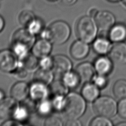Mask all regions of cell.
Here are the masks:
<instances>
[{
  "mask_svg": "<svg viewBox=\"0 0 126 126\" xmlns=\"http://www.w3.org/2000/svg\"><path fill=\"white\" fill-rule=\"evenodd\" d=\"M35 41L33 33L29 30L21 29L13 34L12 47L13 52L20 58L24 56L33 46Z\"/></svg>",
  "mask_w": 126,
  "mask_h": 126,
  "instance_id": "1",
  "label": "cell"
},
{
  "mask_svg": "<svg viewBox=\"0 0 126 126\" xmlns=\"http://www.w3.org/2000/svg\"><path fill=\"white\" fill-rule=\"evenodd\" d=\"M85 109L84 98L77 93H72L65 97L62 111L67 119H77L82 116Z\"/></svg>",
  "mask_w": 126,
  "mask_h": 126,
  "instance_id": "2",
  "label": "cell"
},
{
  "mask_svg": "<svg viewBox=\"0 0 126 126\" xmlns=\"http://www.w3.org/2000/svg\"><path fill=\"white\" fill-rule=\"evenodd\" d=\"M70 34L69 25L62 21L53 23L44 32L42 36L51 42L59 45L64 43L68 39Z\"/></svg>",
  "mask_w": 126,
  "mask_h": 126,
  "instance_id": "3",
  "label": "cell"
},
{
  "mask_svg": "<svg viewBox=\"0 0 126 126\" xmlns=\"http://www.w3.org/2000/svg\"><path fill=\"white\" fill-rule=\"evenodd\" d=\"M97 24L93 17L84 16L79 19L76 26L78 37L86 43L92 42L97 33Z\"/></svg>",
  "mask_w": 126,
  "mask_h": 126,
  "instance_id": "4",
  "label": "cell"
},
{
  "mask_svg": "<svg viewBox=\"0 0 126 126\" xmlns=\"http://www.w3.org/2000/svg\"><path fill=\"white\" fill-rule=\"evenodd\" d=\"M93 108L94 113L97 115L111 118L116 114L117 106L114 99L104 96L95 99L93 103Z\"/></svg>",
  "mask_w": 126,
  "mask_h": 126,
  "instance_id": "5",
  "label": "cell"
},
{
  "mask_svg": "<svg viewBox=\"0 0 126 126\" xmlns=\"http://www.w3.org/2000/svg\"><path fill=\"white\" fill-rule=\"evenodd\" d=\"M17 55L13 51L4 50L0 52V70L4 72H12L17 68Z\"/></svg>",
  "mask_w": 126,
  "mask_h": 126,
  "instance_id": "6",
  "label": "cell"
},
{
  "mask_svg": "<svg viewBox=\"0 0 126 126\" xmlns=\"http://www.w3.org/2000/svg\"><path fill=\"white\" fill-rule=\"evenodd\" d=\"M53 64L52 69L57 75H63L70 71L72 63L70 60L63 55H56L53 58Z\"/></svg>",
  "mask_w": 126,
  "mask_h": 126,
  "instance_id": "7",
  "label": "cell"
},
{
  "mask_svg": "<svg viewBox=\"0 0 126 126\" xmlns=\"http://www.w3.org/2000/svg\"><path fill=\"white\" fill-rule=\"evenodd\" d=\"M16 100L13 97H7L0 101V119H7L14 116L18 108Z\"/></svg>",
  "mask_w": 126,
  "mask_h": 126,
  "instance_id": "8",
  "label": "cell"
},
{
  "mask_svg": "<svg viewBox=\"0 0 126 126\" xmlns=\"http://www.w3.org/2000/svg\"><path fill=\"white\" fill-rule=\"evenodd\" d=\"M109 56L116 64H126V44L121 42L114 45L110 50Z\"/></svg>",
  "mask_w": 126,
  "mask_h": 126,
  "instance_id": "9",
  "label": "cell"
},
{
  "mask_svg": "<svg viewBox=\"0 0 126 126\" xmlns=\"http://www.w3.org/2000/svg\"><path fill=\"white\" fill-rule=\"evenodd\" d=\"M97 26L101 30L106 31L111 28L114 25L115 18L113 14L108 11H100L95 16Z\"/></svg>",
  "mask_w": 126,
  "mask_h": 126,
  "instance_id": "10",
  "label": "cell"
},
{
  "mask_svg": "<svg viewBox=\"0 0 126 126\" xmlns=\"http://www.w3.org/2000/svg\"><path fill=\"white\" fill-rule=\"evenodd\" d=\"M94 67L90 63L84 62L79 64L76 68L75 72L78 75L80 81L88 82L94 77Z\"/></svg>",
  "mask_w": 126,
  "mask_h": 126,
  "instance_id": "11",
  "label": "cell"
},
{
  "mask_svg": "<svg viewBox=\"0 0 126 126\" xmlns=\"http://www.w3.org/2000/svg\"><path fill=\"white\" fill-rule=\"evenodd\" d=\"M49 93V89L46 85L38 82L34 81L30 87L31 97L36 101L45 100Z\"/></svg>",
  "mask_w": 126,
  "mask_h": 126,
  "instance_id": "12",
  "label": "cell"
},
{
  "mask_svg": "<svg viewBox=\"0 0 126 126\" xmlns=\"http://www.w3.org/2000/svg\"><path fill=\"white\" fill-rule=\"evenodd\" d=\"M50 42L48 40L45 39L37 41L32 46V54L36 57L40 58L48 56L52 50Z\"/></svg>",
  "mask_w": 126,
  "mask_h": 126,
  "instance_id": "13",
  "label": "cell"
},
{
  "mask_svg": "<svg viewBox=\"0 0 126 126\" xmlns=\"http://www.w3.org/2000/svg\"><path fill=\"white\" fill-rule=\"evenodd\" d=\"M89 47L86 42L78 40L71 45L70 53L72 57L75 60H81L85 58L88 54Z\"/></svg>",
  "mask_w": 126,
  "mask_h": 126,
  "instance_id": "14",
  "label": "cell"
},
{
  "mask_svg": "<svg viewBox=\"0 0 126 126\" xmlns=\"http://www.w3.org/2000/svg\"><path fill=\"white\" fill-rule=\"evenodd\" d=\"M29 93H30V87L24 82L15 83L12 87L10 91L11 96L18 101H22L26 99Z\"/></svg>",
  "mask_w": 126,
  "mask_h": 126,
  "instance_id": "15",
  "label": "cell"
},
{
  "mask_svg": "<svg viewBox=\"0 0 126 126\" xmlns=\"http://www.w3.org/2000/svg\"><path fill=\"white\" fill-rule=\"evenodd\" d=\"M94 67L99 74L106 75L109 74L112 68V63L109 58L101 56L96 59L94 62Z\"/></svg>",
  "mask_w": 126,
  "mask_h": 126,
  "instance_id": "16",
  "label": "cell"
},
{
  "mask_svg": "<svg viewBox=\"0 0 126 126\" xmlns=\"http://www.w3.org/2000/svg\"><path fill=\"white\" fill-rule=\"evenodd\" d=\"M109 37L113 42H121L126 39V26L122 24L113 26L109 32Z\"/></svg>",
  "mask_w": 126,
  "mask_h": 126,
  "instance_id": "17",
  "label": "cell"
},
{
  "mask_svg": "<svg viewBox=\"0 0 126 126\" xmlns=\"http://www.w3.org/2000/svg\"><path fill=\"white\" fill-rule=\"evenodd\" d=\"M81 93L84 99L90 102L95 100L99 94L98 88L93 83L86 84L82 88Z\"/></svg>",
  "mask_w": 126,
  "mask_h": 126,
  "instance_id": "18",
  "label": "cell"
},
{
  "mask_svg": "<svg viewBox=\"0 0 126 126\" xmlns=\"http://www.w3.org/2000/svg\"><path fill=\"white\" fill-rule=\"evenodd\" d=\"M53 77V73L50 69L41 67L35 72L33 79L34 82L42 83L47 86L51 82Z\"/></svg>",
  "mask_w": 126,
  "mask_h": 126,
  "instance_id": "19",
  "label": "cell"
},
{
  "mask_svg": "<svg viewBox=\"0 0 126 126\" xmlns=\"http://www.w3.org/2000/svg\"><path fill=\"white\" fill-rule=\"evenodd\" d=\"M67 88L63 81H55L51 83L49 88V92L53 97L56 96H65L68 92Z\"/></svg>",
  "mask_w": 126,
  "mask_h": 126,
  "instance_id": "20",
  "label": "cell"
},
{
  "mask_svg": "<svg viewBox=\"0 0 126 126\" xmlns=\"http://www.w3.org/2000/svg\"><path fill=\"white\" fill-rule=\"evenodd\" d=\"M93 47L94 51L101 55L107 53L110 48V41L104 37H100L94 41Z\"/></svg>",
  "mask_w": 126,
  "mask_h": 126,
  "instance_id": "21",
  "label": "cell"
},
{
  "mask_svg": "<svg viewBox=\"0 0 126 126\" xmlns=\"http://www.w3.org/2000/svg\"><path fill=\"white\" fill-rule=\"evenodd\" d=\"M21 59V64L27 70H33L38 64L37 57L33 54L27 53Z\"/></svg>",
  "mask_w": 126,
  "mask_h": 126,
  "instance_id": "22",
  "label": "cell"
},
{
  "mask_svg": "<svg viewBox=\"0 0 126 126\" xmlns=\"http://www.w3.org/2000/svg\"><path fill=\"white\" fill-rule=\"evenodd\" d=\"M113 92L118 99L126 98V80L121 79L116 82L113 86Z\"/></svg>",
  "mask_w": 126,
  "mask_h": 126,
  "instance_id": "23",
  "label": "cell"
},
{
  "mask_svg": "<svg viewBox=\"0 0 126 126\" xmlns=\"http://www.w3.org/2000/svg\"><path fill=\"white\" fill-rule=\"evenodd\" d=\"M80 79L76 72H70L63 75V82L67 87L75 88L80 83Z\"/></svg>",
  "mask_w": 126,
  "mask_h": 126,
  "instance_id": "24",
  "label": "cell"
},
{
  "mask_svg": "<svg viewBox=\"0 0 126 126\" xmlns=\"http://www.w3.org/2000/svg\"><path fill=\"white\" fill-rule=\"evenodd\" d=\"M35 19V17L33 13L29 10L22 11L18 17V20L20 24L27 28Z\"/></svg>",
  "mask_w": 126,
  "mask_h": 126,
  "instance_id": "25",
  "label": "cell"
},
{
  "mask_svg": "<svg viewBox=\"0 0 126 126\" xmlns=\"http://www.w3.org/2000/svg\"><path fill=\"white\" fill-rule=\"evenodd\" d=\"M53 107L52 102L48 100H43L40 101V103L37 107V111L39 114L46 116L50 113Z\"/></svg>",
  "mask_w": 126,
  "mask_h": 126,
  "instance_id": "26",
  "label": "cell"
},
{
  "mask_svg": "<svg viewBox=\"0 0 126 126\" xmlns=\"http://www.w3.org/2000/svg\"><path fill=\"white\" fill-rule=\"evenodd\" d=\"M90 125L92 126H111L112 124L107 118L99 116L93 119Z\"/></svg>",
  "mask_w": 126,
  "mask_h": 126,
  "instance_id": "27",
  "label": "cell"
},
{
  "mask_svg": "<svg viewBox=\"0 0 126 126\" xmlns=\"http://www.w3.org/2000/svg\"><path fill=\"white\" fill-rule=\"evenodd\" d=\"M36 102V101L31 97L26 98L23 100L21 105L24 106L30 112V113H31L37 109L38 106H37Z\"/></svg>",
  "mask_w": 126,
  "mask_h": 126,
  "instance_id": "28",
  "label": "cell"
},
{
  "mask_svg": "<svg viewBox=\"0 0 126 126\" xmlns=\"http://www.w3.org/2000/svg\"><path fill=\"white\" fill-rule=\"evenodd\" d=\"M30 114V112L24 106L21 105L17 108L13 117L17 120L23 121L28 118Z\"/></svg>",
  "mask_w": 126,
  "mask_h": 126,
  "instance_id": "29",
  "label": "cell"
},
{
  "mask_svg": "<svg viewBox=\"0 0 126 126\" xmlns=\"http://www.w3.org/2000/svg\"><path fill=\"white\" fill-rule=\"evenodd\" d=\"M29 30L33 34L39 33L43 29V23L41 20L35 18L33 21L28 27Z\"/></svg>",
  "mask_w": 126,
  "mask_h": 126,
  "instance_id": "30",
  "label": "cell"
},
{
  "mask_svg": "<svg viewBox=\"0 0 126 126\" xmlns=\"http://www.w3.org/2000/svg\"><path fill=\"white\" fill-rule=\"evenodd\" d=\"M94 82L98 88L102 89L107 85L108 80L105 75L99 74L94 77Z\"/></svg>",
  "mask_w": 126,
  "mask_h": 126,
  "instance_id": "31",
  "label": "cell"
},
{
  "mask_svg": "<svg viewBox=\"0 0 126 126\" xmlns=\"http://www.w3.org/2000/svg\"><path fill=\"white\" fill-rule=\"evenodd\" d=\"M65 96H56L53 97L52 104L53 108L57 110H62L64 104Z\"/></svg>",
  "mask_w": 126,
  "mask_h": 126,
  "instance_id": "32",
  "label": "cell"
},
{
  "mask_svg": "<svg viewBox=\"0 0 126 126\" xmlns=\"http://www.w3.org/2000/svg\"><path fill=\"white\" fill-rule=\"evenodd\" d=\"M44 125L46 126H61L63 125L61 120L55 116H49L45 121Z\"/></svg>",
  "mask_w": 126,
  "mask_h": 126,
  "instance_id": "33",
  "label": "cell"
},
{
  "mask_svg": "<svg viewBox=\"0 0 126 126\" xmlns=\"http://www.w3.org/2000/svg\"><path fill=\"white\" fill-rule=\"evenodd\" d=\"M39 63L41 68L50 69L53 66V58L46 56L41 58Z\"/></svg>",
  "mask_w": 126,
  "mask_h": 126,
  "instance_id": "34",
  "label": "cell"
},
{
  "mask_svg": "<svg viewBox=\"0 0 126 126\" xmlns=\"http://www.w3.org/2000/svg\"><path fill=\"white\" fill-rule=\"evenodd\" d=\"M118 111L121 117L126 119V98L123 99L120 101L118 104Z\"/></svg>",
  "mask_w": 126,
  "mask_h": 126,
  "instance_id": "35",
  "label": "cell"
},
{
  "mask_svg": "<svg viewBox=\"0 0 126 126\" xmlns=\"http://www.w3.org/2000/svg\"><path fill=\"white\" fill-rule=\"evenodd\" d=\"M14 72V75L19 78H24L28 75L27 69L23 67L17 68Z\"/></svg>",
  "mask_w": 126,
  "mask_h": 126,
  "instance_id": "36",
  "label": "cell"
},
{
  "mask_svg": "<svg viewBox=\"0 0 126 126\" xmlns=\"http://www.w3.org/2000/svg\"><path fill=\"white\" fill-rule=\"evenodd\" d=\"M65 125L66 126H80L81 124L77 119H67Z\"/></svg>",
  "mask_w": 126,
  "mask_h": 126,
  "instance_id": "37",
  "label": "cell"
},
{
  "mask_svg": "<svg viewBox=\"0 0 126 126\" xmlns=\"http://www.w3.org/2000/svg\"><path fill=\"white\" fill-rule=\"evenodd\" d=\"M3 126H17L22 125L19 122L14 120H8L5 122L2 125Z\"/></svg>",
  "mask_w": 126,
  "mask_h": 126,
  "instance_id": "38",
  "label": "cell"
},
{
  "mask_svg": "<svg viewBox=\"0 0 126 126\" xmlns=\"http://www.w3.org/2000/svg\"><path fill=\"white\" fill-rule=\"evenodd\" d=\"M62 2L67 6H70L74 4L77 0H61Z\"/></svg>",
  "mask_w": 126,
  "mask_h": 126,
  "instance_id": "39",
  "label": "cell"
},
{
  "mask_svg": "<svg viewBox=\"0 0 126 126\" xmlns=\"http://www.w3.org/2000/svg\"><path fill=\"white\" fill-rule=\"evenodd\" d=\"M97 12H98V11L95 8H93L90 11V12H89L90 16L93 17H95L96 14L97 13Z\"/></svg>",
  "mask_w": 126,
  "mask_h": 126,
  "instance_id": "40",
  "label": "cell"
},
{
  "mask_svg": "<svg viewBox=\"0 0 126 126\" xmlns=\"http://www.w3.org/2000/svg\"><path fill=\"white\" fill-rule=\"evenodd\" d=\"M4 26V21L3 18L0 15V32L2 30Z\"/></svg>",
  "mask_w": 126,
  "mask_h": 126,
  "instance_id": "41",
  "label": "cell"
},
{
  "mask_svg": "<svg viewBox=\"0 0 126 126\" xmlns=\"http://www.w3.org/2000/svg\"><path fill=\"white\" fill-rule=\"evenodd\" d=\"M4 97V93L1 90H0V101L3 99Z\"/></svg>",
  "mask_w": 126,
  "mask_h": 126,
  "instance_id": "42",
  "label": "cell"
},
{
  "mask_svg": "<svg viewBox=\"0 0 126 126\" xmlns=\"http://www.w3.org/2000/svg\"><path fill=\"white\" fill-rule=\"evenodd\" d=\"M117 125H118V126H126V122L121 123L118 124Z\"/></svg>",
  "mask_w": 126,
  "mask_h": 126,
  "instance_id": "43",
  "label": "cell"
},
{
  "mask_svg": "<svg viewBox=\"0 0 126 126\" xmlns=\"http://www.w3.org/2000/svg\"><path fill=\"white\" fill-rule=\"evenodd\" d=\"M110 2H118L119 1H120V0H107Z\"/></svg>",
  "mask_w": 126,
  "mask_h": 126,
  "instance_id": "44",
  "label": "cell"
},
{
  "mask_svg": "<svg viewBox=\"0 0 126 126\" xmlns=\"http://www.w3.org/2000/svg\"><path fill=\"white\" fill-rule=\"evenodd\" d=\"M123 2H124V4L126 5V0H123Z\"/></svg>",
  "mask_w": 126,
  "mask_h": 126,
  "instance_id": "45",
  "label": "cell"
},
{
  "mask_svg": "<svg viewBox=\"0 0 126 126\" xmlns=\"http://www.w3.org/2000/svg\"><path fill=\"white\" fill-rule=\"evenodd\" d=\"M48 1H56L57 0H47Z\"/></svg>",
  "mask_w": 126,
  "mask_h": 126,
  "instance_id": "46",
  "label": "cell"
},
{
  "mask_svg": "<svg viewBox=\"0 0 126 126\" xmlns=\"http://www.w3.org/2000/svg\"></svg>",
  "mask_w": 126,
  "mask_h": 126,
  "instance_id": "47",
  "label": "cell"
},
{
  "mask_svg": "<svg viewBox=\"0 0 126 126\" xmlns=\"http://www.w3.org/2000/svg\"></svg>",
  "mask_w": 126,
  "mask_h": 126,
  "instance_id": "48",
  "label": "cell"
}]
</instances>
